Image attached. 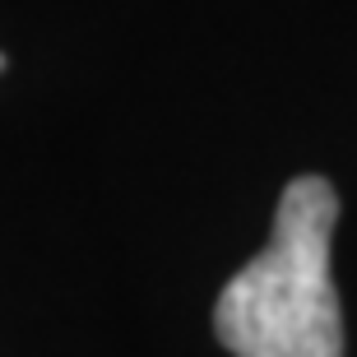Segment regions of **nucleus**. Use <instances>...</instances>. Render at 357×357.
Returning a JSON list of instances; mask_svg holds the SVG:
<instances>
[{
	"label": "nucleus",
	"instance_id": "1",
	"mask_svg": "<svg viewBox=\"0 0 357 357\" xmlns=\"http://www.w3.org/2000/svg\"><path fill=\"white\" fill-rule=\"evenodd\" d=\"M339 190L325 176L283 185L274 237L227 278L213 330L232 357H344V311L330 278Z\"/></svg>",
	"mask_w": 357,
	"mask_h": 357
},
{
	"label": "nucleus",
	"instance_id": "2",
	"mask_svg": "<svg viewBox=\"0 0 357 357\" xmlns=\"http://www.w3.org/2000/svg\"><path fill=\"white\" fill-rule=\"evenodd\" d=\"M0 70H5V56H0Z\"/></svg>",
	"mask_w": 357,
	"mask_h": 357
}]
</instances>
